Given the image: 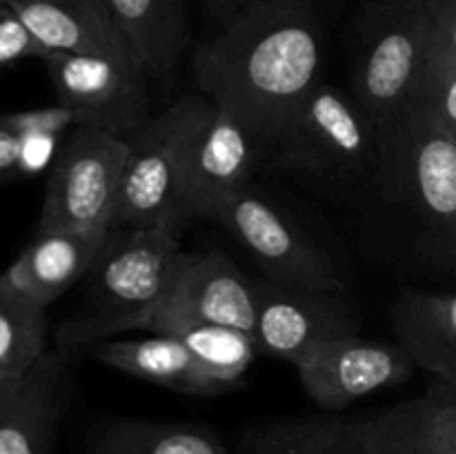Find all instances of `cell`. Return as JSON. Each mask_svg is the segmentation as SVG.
Masks as SVG:
<instances>
[{
	"mask_svg": "<svg viewBox=\"0 0 456 454\" xmlns=\"http://www.w3.org/2000/svg\"><path fill=\"white\" fill-rule=\"evenodd\" d=\"M191 65L200 93L270 150L321 83L323 27L314 0H252L196 49Z\"/></svg>",
	"mask_w": 456,
	"mask_h": 454,
	"instance_id": "obj_1",
	"label": "cell"
},
{
	"mask_svg": "<svg viewBox=\"0 0 456 454\" xmlns=\"http://www.w3.org/2000/svg\"><path fill=\"white\" fill-rule=\"evenodd\" d=\"M181 256L172 227L111 230L89 270L85 310L58 334L62 354L92 350L111 334L142 332L167 294Z\"/></svg>",
	"mask_w": 456,
	"mask_h": 454,
	"instance_id": "obj_2",
	"label": "cell"
},
{
	"mask_svg": "<svg viewBox=\"0 0 456 454\" xmlns=\"http://www.w3.org/2000/svg\"><path fill=\"white\" fill-rule=\"evenodd\" d=\"M249 454H456V387L356 418H297L254 427Z\"/></svg>",
	"mask_w": 456,
	"mask_h": 454,
	"instance_id": "obj_3",
	"label": "cell"
},
{
	"mask_svg": "<svg viewBox=\"0 0 456 454\" xmlns=\"http://www.w3.org/2000/svg\"><path fill=\"white\" fill-rule=\"evenodd\" d=\"M276 167L332 191H383V141L350 92L321 80L267 150Z\"/></svg>",
	"mask_w": 456,
	"mask_h": 454,
	"instance_id": "obj_4",
	"label": "cell"
},
{
	"mask_svg": "<svg viewBox=\"0 0 456 454\" xmlns=\"http://www.w3.org/2000/svg\"><path fill=\"white\" fill-rule=\"evenodd\" d=\"M383 191L408 207L423 256L456 276V141L417 102L386 150Z\"/></svg>",
	"mask_w": 456,
	"mask_h": 454,
	"instance_id": "obj_5",
	"label": "cell"
},
{
	"mask_svg": "<svg viewBox=\"0 0 456 454\" xmlns=\"http://www.w3.org/2000/svg\"><path fill=\"white\" fill-rule=\"evenodd\" d=\"M212 109L214 102L203 93L183 96L125 138L129 156L111 230H183V178L196 136Z\"/></svg>",
	"mask_w": 456,
	"mask_h": 454,
	"instance_id": "obj_6",
	"label": "cell"
},
{
	"mask_svg": "<svg viewBox=\"0 0 456 454\" xmlns=\"http://www.w3.org/2000/svg\"><path fill=\"white\" fill-rule=\"evenodd\" d=\"M432 22L421 0H370L352 65V96L377 125L383 158L412 101Z\"/></svg>",
	"mask_w": 456,
	"mask_h": 454,
	"instance_id": "obj_7",
	"label": "cell"
},
{
	"mask_svg": "<svg viewBox=\"0 0 456 454\" xmlns=\"http://www.w3.org/2000/svg\"><path fill=\"white\" fill-rule=\"evenodd\" d=\"M127 156L125 138L76 125L49 169L38 231L111 230Z\"/></svg>",
	"mask_w": 456,
	"mask_h": 454,
	"instance_id": "obj_8",
	"label": "cell"
},
{
	"mask_svg": "<svg viewBox=\"0 0 456 454\" xmlns=\"http://www.w3.org/2000/svg\"><path fill=\"white\" fill-rule=\"evenodd\" d=\"M216 221L252 254L272 283L297 289L346 292V280L328 252L283 209L252 187L230 200Z\"/></svg>",
	"mask_w": 456,
	"mask_h": 454,
	"instance_id": "obj_9",
	"label": "cell"
},
{
	"mask_svg": "<svg viewBox=\"0 0 456 454\" xmlns=\"http://www.w3.org/2000/svg\"><path fill=\"white\" fill-rule=\"evenodd\" d=\"M43 62L58 102L83 127L127 138L151 118L150 78L138 62L96 53H47Z\"/></svg>",
	"mask_w": 456,
	"mask_h": 454,
	"instance_id": "obj_10",
	"label": "cell"
},
{
	"mask_svg": "<svg viewBox=\"0 0 456 454\" xmlns=\"http://www.w3.org/2000/svg\"><path fill=\"white\" fill-rule=\"evenodd\" d=\"M254 336L265 354L301 365L337 338L359 334L361 314L338 289H297L254 280Z\"/></svg>",
	"mask_w": 456,
	"mask_h": 454,
	"instance_id": "obj_11",
	"label": "cell"
},
{
	"mask_svg": "<svg viewBox=\"0 0 456 454\" xmlns=\"http://www.w3.org/2000/svg\"><path fill=\"white\" fill-rule=\"evenodd\" d=\"M261 156L258 138L232 111L214 105L196 136L181 190V218H218L221 209L248 190Z\"/></svg>",
	"mask_w": 456,
	"mask_h": 454,
	"instance_id": "obj_12",
	"label": "cell"
},
{
	"mask_svg": "<svg viewBox=\"0 0 456 454\" xmlns=\"http://www.w3.org/2000/svg\"><path fill=\"white\" fill-rule=\"evenodd\" d=\"M297 369L303 390L316 405L341 409L374 392L401 385L412 378L417 365L399 343L350 334L323 345Z\"/></svg>",
	"mask_w": 456,
	"mask_h": 454,
	"instance_id": "obj_13",
	"label": "cell"
},
{
	"mask_svg": "<svg viewBox=\"0 0 456 454\" xmlns=\"http://www.w3.org/2000/svg\"><path fill=\"white\" fill-rule=\"evenodd\" d=\"M165 316H185V319L230 325L254 334V323H256L254 280L218 252H181L167 294L150 320L165 319Z\"/></svg>",
	"mask_w": 456,
	"mask_h": 454,
	"instance_id": "obj_14",
	"label": "cell"
},
{
	"mask_svg": "<svg viewBox=\"0 0 456 454\" xmlns=\"http://www.w3.org/2000/svg\"><path fill=\"white\" fill-rule=\"evenodd\" d=\"M111 230L38 231L20 256L0 274V283L47 310L61 294L89 274Z\"/></svg>",
	"mask_w": 456,
	"mask_h": 454,
	"instance_id": "obj_15",
	"label": "cell"
},
{
	"mask_svg": "<svg viewBox=\"0 0 456 454\" xmlns=\"http://www.w3.org/2000/svg\"><path fill=\"white\" fill-rule=\"evenodd\" d=\"M47 53H96L134 61L107 0H0Z\"/></svg>",
	"mask_w": 456,
	"mask_h": 454,
	"instance_id": "obj_16",
	"label": "cell"
},
{
	"mask_svg": "<svg viewBox=\"0 0 456 454\" xmlns=\"http://www.w3.org/2000/svg\"><path fill=\"white\" fill-rule=\"evenodd\" d=\"M67 399V356L49 350L0 394V454H49Z\"/></svg>",
	"mask_w": 456,
	"mask_h": 454,
	"instance_id": "obj_17",
	"label": "cell"
},
{
	"mask_svg": "<svg viewBox=\"0 0 456 454\" xmlns=\"http://www.w3.org/2000/svg\"><path fill=\"white\" fill-rule=\"evenodd\" d=\"M396 343L414 365L456 387V292H405L392 305Z\"/></svg>",
	"mask_w": 456,
	"mask_h": 454,
	"instance_id": "obj_18",
	"label": "cell"
},
{
	"mask_svg": "<svg viewBox=\"0 0 456 454\" xmlns=\"http://www.w3.org/2000/svg\"><path fill=\"white\" fill-rule=\"evenodd\" d=\"M147 78L167 87L187 45L185 0H107Z\"/></svg>",
	"mask_w": 456,
	"mask_h": 454,
	"instance_id": "obj_19",
	"label": "cell"
},
{
	"mask_svg": "<svg viewBox=\"0 0 456 454\" xmlns=\"http://www.w3.org/2000/svg\"><path fill=\"white\" fill-rule=\"evenodd\" d=\"M89 354L102 365L169 387L185 394L214 396L227 392L183 343L176 338L154 334L147 338H116L101 341L89 350Z\"/></svg>",
	"mask_w": 456,
	"mask_h": 454,
	"instance_id": "obj_20",
	"label": "cell"
},
{
	"mask_svg": "<svg viewBox=\"0 0 456 454\" xmlns=\"http://www.w3.org/2000/svg\"><path fill=\"white\" fill-rule=\"evenodd\" d=\"M150 334H165L176 338L190 350V354L221 383L225 390H234L243 381V374L261 352L256 336L230 325L208 323L185 316H165L150 320L145 328Z\"/></svg>",
	"mask_w": 456,
	"mask_h": 454,
	"instance_id": "obj_21",
	"label": "cell"
},
{
	"mask_svg": "<svg viewBox=\"0 0 456 454\" xmlns=\"http://www.w3.org/2000/svg\"><path fill=\"white\" fill-rule=\"evenodd\" d=\"M94 454H230L212 430L194 423L123 418L98 434Z\"/></svg>",
	"mask_w": 456,
	"mask_h": 454,
	"instance_id": "obj_22",
	"label": "cell"
},
{
	"mask_svg": "<svg viewBox=\"0 0 456 454\" xmlns=\"http://www.w3.org/2000/svg\"><path fill=\"white\" fill-rule=\"evenodd\" d=\"M47 352V310L0 283V394L20 383Z\"/></svg>",
	"mask_w": 456,
	"mask_h": 454,
	"instance_id": "obj_23",
	"label": "cell"
},
{
	"mask_svg": "<svg viewBox=\"0 0 456 454\" xmlns=\"http://www.w3.org/2000/svg\"><path fill=\"white\" fill-rule=\"evenodd\" d=\"M456 141V49L432 27L412 101Z\"/></svg>",
	"mask_w": 456,
	"mask_h": 454,
	"instance_id": "obj_24",
	"label": "cell"
},
{
	"mask_svg": "<svg viewBox=\"0 0 456 454\" xmlns=\"http://www.w3.org/2000/svg\"><path fill=\"white\" fill-rule=\"evenodd\" d=\"M47 52L34 38L25 22L9 7L0 4V69L25 58H43Z\"/></svg>",
	"mask_w": 456,
	"mask_h": 454,
	"instance_id": "obj_25",
	"label": "cell"
},
{
	"mask_svg": "<svg viewBox=\"0 0 456 454\" xmlns=\"http://www.w3.org/2000/svg\"><path fill=\"white\" fill-rule=\"evenodd\" d=\"M29 138V134H20L4 120V116H0V181L13 176V174H25V154Z\"/></svg>",
	"mask_w": 456,
	"mask_h": 454,
	"instance_id": "obj_26",
	"label": "cell"
},
{
	"mask_svg": "<svg viewBox=\"0 0 456 454\" xmlns=\"http://www.w3.org/2000/svg\"><path fill=\"white\" fill-rule=\"evenodd\" d=\"M432 27L456 49V0H421Z\"/></svg>",
	"mask_w": 456,
	"mask_h": 454,
	"instance_id": "obj_27",
	"label": "cell"
},
{
	"mask_svg": "<svg viewBox=\"0 0 456 454\" xmlns=\"http://www.w3.org/2000/svg\"><path fill=\"white\" fill-rule=\"evenodd\" d=\"M249 3H252V0H203L209 16H212L214 20L221 22V25H225V22L232 20L236 13L243 12Z\"/></svg>",
	"mask_w": 456,
	"mask_h": 454,
	"instance_id": "obj_28",
	"label": "cell"
}]
</instances>
